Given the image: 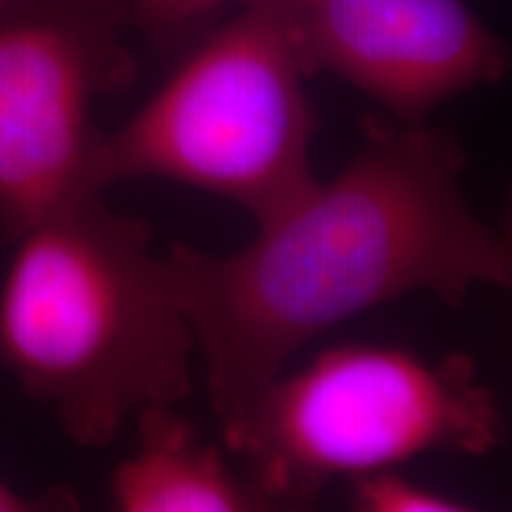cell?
Here are the masks:
<instances>
[{"mask_svg":"<svg viewBox=\"0 0 512 512\" xmlns=\"http://www.w3.org/2000/svg\"><path fill=\"white\" fill-rule=\"evenodd\" d=\"M79 501L67 489H50L43 494H27L0 479V512H60L76 510Z\"/></svg>","mask_w":512,"mask_h":512,"instance_id":"obj_10","label":"cell"},{"mask_svg":"<svg viewBox=\"0 0 512 512\" xmlns=\"http://www.w3.org/2000/svg\"><path fill=\"white\" fill-rule=\"evenodd\" d=\"M306 79L271 8L242 0L119 131L105 133L98 190L159 178L266 219L316 181Z\"/></svg>","mask_w":512,"mask_h":512,"instance_id":"obj_4","label":"cell"},{"mask_svg":"<svg viewBox=\"0 0 512 512\" xmlns=\"http://www.w3.org/2000/svg\"><path fill=\"white\" fill-rule=\"evenodd\" d=\"M136 448L114 467L110 494L121 512H266L275 505L228 465L176 406L136 415Z\"/></svg>","mask_w":512,"mask_h":512,"instance_id":"obj_7","label":"cell"},{"mask_svg":"<svg viewBox=\"0 0 512 512\" xmlns=\"http://www.w3.org/2000/svg\"><path fill=\"white\" fill-rule=\"evenodd\" d=\"M304 74H330L399 124L501 81L508 48L465 0H264Z\"/></svg>","mask_w":512,"mask_h":512,"instance_id":"obj_6","label":"cell"},{"mask_svg":"<svg viewBox=\"0 0 512 512\" xmlns=\"http://www.w3.org/2000/svg\"><path fill=\"white\" fill-rule=\"evenodd\" d=\"M10 245L0 368L76 446H110L140 411L188 399L195 335L145 221L86 197Z\"/></svg>","mask_w":512,"mask_h":512,"instance_id":"obj_2","label":"cell"},{"mask_svg":"<svg viewBox=\"0 0 512 512\" xmlns=\"http://www.w3.org/2000/svg\"><path fill=\"white\" fill-rule=\"evenodd\" d=\"M228 0H128L131 24L155 38H171L214 15Z\"/></svg>","mask_w":512,"mask_h":512,"instance_id":"obj_9","label":"cell"},{"mask_svg":"<svg viewBox=\"0 0 512 512\" xmlns=\"http://www.w3.org/2000/svg\"><path fill=\"white\" fill-rule=\"evenodd\" d=\"M221 427L275 510L313 503L332 479L427 453L484 456L505 437L501 401L470 356L389 344H339L285 368Z\"/></svg>","mask_w":512,"mask_h":512,"instance_id":"obj_3","label":"cell"},{"mask_svg":"<svg viewBox=\"0 0 512 512\" xmlns=\"http://www.w3.org/2000/svg\"><path fill=\"white\" fill-rule=\"evenodd\" d=\"M351 503L363 512H463L470 510L463 498L403 475L399 467L366 472L349 479Z\"/></svg>","mask_w":512,"mask_h":512,"instance_id":"obj_8","label":"cell"},{"mask_svg":"<svg viewBox=\"0 0 512 512\" xmlns=\"http://www.w3.org/2000/svg\"><path fill=\"white\" fill-rule=\"evenodd\" d=\"M128 0H0V238L98 197L95 105L131 83Z\"/></svg>","mask_w":512,"mask_h":512,"instance_id":"obj_5","label":"cell"},{"mask_svg":"<svg viewBox=\"0 0 512 512\" xmlns=\"http://www.w3.org/2000/svg\"><path fill=\"white\" fill-rule=\"evenodd\" d=\"M465 152L420 124L368 126L330 181L256 221L235 254L171 242L211 411L228 422L294 354L344 320L408 294L463 304L512 283V245L467 202Z\"/></svg>","mask_w":512,"mask_h":512,"instance_id":"obj_1","label":"cell"}]
</instances>
